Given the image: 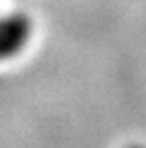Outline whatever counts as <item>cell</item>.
<instances>
[{
  "label": "cell",
  "mask_w": 146,
  "mask_h": 148,
  "mask_svg": "<svg viewBox=\"0 0 146 148\" xmlns=\"http://www.w3.org/2000/svg\"><path fill=\"white\" fill-rule=\"evenodd\" d=\"M32 36V22L24 14H10L0 18V61L22 51Z\"/></svg>",
  "instance_id": "6da1fadb"
},
{
  "label": "cell",
  "mask_w": 146,
  "mask_h": 148,
  "mask_svg": "<svg viewBox=\"0 0 146 148\" xmlns=\"http://www.w3.org/2000/svg\"><path fill=\"white\" fill-rule=\"evenodd\" d=\"M128 148H144V146H138V144H134V146H128Z\"/></svg>",
  "instance_id": "7a4b0ae2"
}]
</instances>
